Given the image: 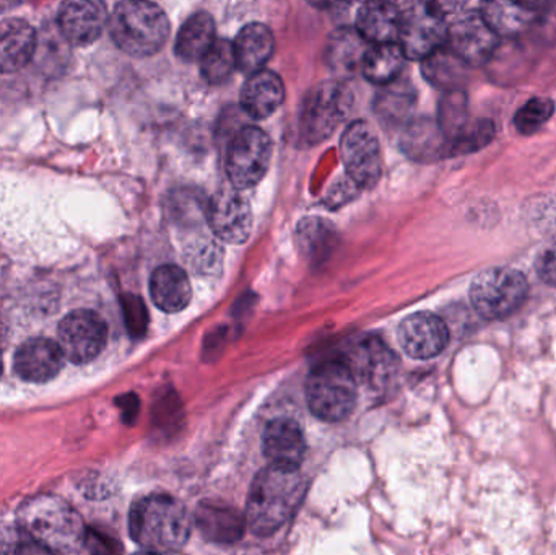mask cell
<instances>
[{
  "mask_svg": "<svg viewBox=\"0 0 556 555\" xmlns=\"http://www.w3.org/2000/svg\"><path fill=\"white\" fill-rule=\"evenodd\" d=\"M412 103H414V90L404 85H395L394 81V84L388 85L384 93H381L376 108H378L381 119L384 117V119L395 121L408 113Z\"/></svg>",
  "mask_w": 556,
  "mask_h": 555,
  "instance_id": "836d02e7",
  "label": "cell"
},
{
  "mask_svg": "<svg viewBox=\"0 0 556 555\" xmlns=\"http://www.w3.org/2000/svg\"><path fill=\"white\" fill-rule=\"evenodd\" d=\"M346 364L356 380L371 387H382L394 377L397 357L381 339L366 338L352 349Z\"/></svg>",
  "mask_w": 556,
  "mask_h": 555,
  "instance_id": "2e32d148",
  "label": "cell"
},
{
  "mask_svg": "<svg viewBox=\"0 0 556 555\" xmlns=\"http://www.w3.org/2000/svg\"><path fill=\"white\" fill-rule=\"evenodd\" d=\"M421 71L428 81L446 91L459 90L467 77L466 62L454 54L450 46H443L430 58L425 59Z\"/></svg>",
  "mask_w": 556,
  "mask_h": 555,
  "instance_id": "f546056e",
  "label": "cell"
},
{
  "mask_svg": "<svg viewBox=\"0 0 556 555\" xmlns=\"http://www.w3.org/2000/svg\"><path fill=\"white\" fill-rule=\"evenodd\" d=\"M402 10L391 2H368L356 13V31L368 45L397 42Z\"/></svg>",
  "mask_w": 556,
  "mask_h": 555,
  "instance_id": "44dd1931",
  "label": "cell"
},
{
  "mask_svg": "<svg viewBox=\"0 0 556 555\" xmlns=\"http://www.w3.org/2000/svg\"><path fill=\"white\" fill-rule=\"evenodd\" d=\"M306 485L300 469L269 465L251 484L247 524L257 537L280 530L300 507Z\"/></svg>",
  "mask_w": 556,
  "mask_h": 555,
  "instance_id": "7a4b0ae2",
  "label": "cell"
},
{
  "mask_svg": "<svg viewBox=\"0 0 556 555\" xmlns=\"http://www.w3.org/2000/svg\"><path fill=\"white\" fill-rule=\"evenodd\" d=\"M215 22L207 12H195L182 23L176 36L175 51L182 61H202L215 45Z\"/></svg>",
  "mask_w": 556,
  "mask_h": 555,
  "instance_id": "4316f807",
  "label": "cell"
},
{
  "mask_svg": "<svg viewBox=\"0 0 556 555\" xmlns=\"http://www.w3.org/2000/svg\"><path fill=\"white\" fill-rule=\"evenodd\" d=\"M201 65L202 75L208 84H224L238 67L233 42L217 39L211 51L202 58Z\"/></svg>",
  "mask_w": 556,
  "mask_h": 555,
  "instance_id": "4dcf8cb0",
  "label": "cell"
},
{
  "mask_svg": "<svg viewBox=\"0 0 556 555\" xmlns=\"http://www.w3.org/2000/svg\"><path fill=\"white\" fill-rule=\"evenodd\" d=\"M36 51V33L25 20L0 22V74H13L25 67Z\"/></svg>",
  "mask_w": 556,
  "mask_h": 555,
  "instance_id": "ffe728a7",
  "label": "cell"
},
{
  "mask_svg": "<svg viewBox=\"0 0 556 555\" xmlns=\"http://www.w3.org/2000/svg\"><path fill=\"white\" fill-rule=\"evenodd\" d=\"M399 344L408 357L428 361L440 355L450 344V329L433 313H415L399 326Z\"/></svg>",
  "mask_w": 556,
  "mask_h": 555,
  "instance_id": "5bb4252c",
  "label": "cell"
},
{
  "mask_svg": "<svg viewBox=\"0 0 556 555\" xmlns=\"http://www.w3.org/2000/svg\"><path fill=\"white\" fill-rule=\"evenodd\" d=\"M263 449L270 465L300 469L306 452V442L300 424L288 417H280L267 424Z\"/></svg>",
  "mask_w": 556,
  "mask_h": 555,
  "instance_id": "ac0fdd59",
  "label": "cell"
},
{
  "mask_svg": "<svg viewBox=\"0 0 556 555\" xmlns=\"http://www.w3.org/2000/svg\"><path fill=\"white\" fill-rule=\"evenodd\" d=\"M87 543L93 555H121L119 544L98 531L87 533Z\"/></svg>",
  "mask_w": 556,
  "mask_h": 555,
  "instance_id": "ab89813d",
  "label": "cell"
},
{
  "mask_svg": "<svg viewBox=\"0 0 556 555\" xmlns=\"http://www.w3.org/2000/svg\"><path fill=\"white\" fill-rule=\"evenodd\" d=\"M123 308L130 335L134 338L146 335L147 326H149V315H147V308L142 300L139 297L126 295L123 299Z\"/></svg>",
  "mask_w": 556,
  "mask_h": 555,
  "instance_id": "74e56055",
  "label": "cell"
},
{
  "mask_svg": "<svg viewBox=\"0 0 556 555\" xmlns=\"http://www.w3.org/2000/svg\"><path fill=\"white\" fill-rule=\"evenodd\" d=\"M64 364V354L58 342L49 339H29L15 354L16 375L29 383H46L58 377Z\"/></svg>",
  "mask_w": 556,
  "mask_h": 555,
  "instance_id": "e0dca14e",
  "label": "cell"
},
{
  "mask_svg": "<svg viewBox=\"0 0 556 555\" xmlns=\"http://www.w3.org/2000/svg\"><path fill=\"white\" fill-rule=\"evenodd\" d=\"M343 165L352 182L358 188L371 189L382 175V153L378 136L365 121H355L343 133Z\"/></svg>",
  "mask_w": 556,
  "mask_h": 555,
  "instance_id": "30bf717a",
  "label": "cell"
},
{
  "mask_svg": "<svg viewBox=\"0 0 556 555\" xmlns=\"http://www.w3.org/2000/svg\"><path fill=\"white\" fill-rule=\"evenodd\" d=\"M495 136V127L490 121H483V123L476 124V126L470 127V129L464 130L456 140H454L453 146H451V155L454 153H469L473 152V150H479L480 147L486 146L490 142V139Z\"/></svg>",
  "mask_w": 556,
  "mask_h": 555,
  "instance_id": "8d00e7d4",
  "label": "cell"
},
{
  "mask_svg": "<svg viewBox=\"0 0 556 555\" xmlns=\"http://www.w3.org/2000/svg\"><path fill=\"white\" fill-rule=\"evenodd\" d=\"M401 147L410 159L431 162L451 153V143L440 124L431 119H418L408 124L402 134Z\"/></svg>",
  "mask_w": 556,
  "mask_h": 555,
  "instance_id": "484cf974",
  "label": "cell"
},
{
  "mask_svg": "<svg viewBox=\"0 0 556 555\" xmlns=\"http://www.w3.org/2000/svg\"><path fill=\"white\" fill-rule=\"evenodd\" d=\"M307 406L324 422H340L356 403V378L345 361L323 362L306 381Z\"/></svg>",
  "mask_w": 556,
  "mask_h": 555,
  "instance_id": "5b68a950",
  "label": "cell"
},
{
  "mask_svg": "<svg viewBox=\"0 0 556 555\" xmlns=\"http://www.w3.org/2000/svg\"><path fill=\"white\" fill-rule=\"evenodd\" d=\"M539 277L548 286L556 287V238L541 251L538 257Z\"/></svg>",
  "mask_w": 556,
  "mask_h": 555,
  "instance_id": "f35d334b",
  "label": "cell"
},
{
  "mask_svg": "<svg viewBox=\"0 0 556 555\" xmlns=\"http://www.w3.org/2000/svg\"><path fill=\"white\" fill-rule=\"evenodd\" d=\"M0 555H38V546L18 525L0 524Z\"/></svg>",
  "mask_w": 556,
  "mask_h": 555,
  "instance_id": "d590c367",
  "label": "cell"
},
{
  "mask_svg": "<svg viewBox=\"0 0 556 555\" xmlns=\"http://www.w3.org/2000/svg\"><path fill=\"white\" fill-rule=\"evenodd\" d=\"M58 344L72 364L84 365L94 361L106 345L108 326L100 315L78 310L62 319Z\"/></svg>",
  "mask_w": 556,
  "mask_h": 555,
  "instance_id": "8fae6325",
  "label": "cell"
},
{
  "mask_svg": "<svg viewBox=\"0 0 556 555\" xmlns=\"http://www.w3.org/2000/svg\"><path fill=\"white\" fill-rule=\"evenodd\" d=\"M330 238H332V228L327 227L319 218L303 220L298 230L301 250L313 257H319L320 254L329 251Z\"/></svg>",
  "mask_w": 556,
  "mask_h": 555,
  "instance_id": "e575fe53",
  "label": "cell"
},
{
  "mask_svg": "<svg viewBox=\"0 0 556 555\" xmlns=\"http://www.w3.org/2000/svg\"><path fill=\"white\" fill-rule=\"evenodd\" d=\"M446 12L441 3H414L402 12L397 45L405 59L425 61L447 42Z\"/></svg>",
  "mask_w": 556,
  "mask_h": 555,
  "instance_id": "ba28073f",
  "label": "cell"
},
{
  "mask_svg": "<svg viewBox=\"0 0 556 555\" xmlns=\"http://www.w3.org/2000/svg\"><path fill=\"white\" fill-rule=\"evenodd\" d=\"M134 555H156V554L147 553V551H143V553L134 554Z\"/></svg>",
  "mask_w": 556,
  "mask_h": 555,
  "instance_id": "60d3db41",
  "label": "cell"
},
{
  "mask_svg": "<svg viewBox=\"0 0 556 555\" xmlns=\"http://www.w3.org/2000/svg\"><path fill=\"white\" fill-rule=\"evenodd\" d=\"M0 370H2V361H0Z\"/></svg>",
  "mask_w": 556,
  "mask_h": 555,
  "instance_id": "b9f144b4",
  "label": "cell"
},
{
  "mask_svg": "<svg viewBox=\"0 0 556 555\" xmlns=\"http://www.w3.org/2000/svg\"><path fill=\"white\" fill-rule=\"evenodd\" d=\"M555 104L551 98L539 97L529 100L521 110L516 113L515 126L522 136H531L538 133L554 114Z\"/></svg>",
  "mask_w": 556,
  "mask_h": 555,
  "instance_id": "d6a6232c",
  "label": "cell"
},
{
  "mask_svg": "<svg viewBox=\"0 0 556 555\" xmlns=\"http://www.w3.org/2000/svg\"><path fill=\"white\" fill-rule=\"evenodd\" d=\"M108 25L117 48L134 58L156 54L172 31L166 13L156 3L140 0L117 3Z\"/></svg>",
  "mask_w": 556,
  "mask_h": 555,
  "instance_id": "277c9868",
  "label": "cell"
},
{
  "mask_svg": "<svg viewBox=\"0 0 556 555\" xmlns=\"http://www.w3.org/2000/svg\"><path fill=\"white\" fill-rule=\"evenodd\" d=\"M195 525L214 543H235L243 537L247 517L228 505L202 502L195 512Z\"/></svg>",
  "mask_w": 556,
  "mask_h": 555,
  "instance_id": "cb8c5ba5",
  "label": "cell"
},
{
  "mask_svg": "<svg viewBox=\"0 0 556 555\" xmlns=\"http://www.w3.org/2000/svg\"><path fill=\"white\" fill-rule=\"evenodd\" d=\"M405 55L397 42L369 46L363 59L362 72L366 80L381 87L394 84L404 68Z\"/></svg>",
  "mask_w": 556,
  "mask_h": 555,
  "instance_id": "f1b7e54d",
  "label": "cell"
},
{
  "mask_svg": "<svg viewBox=\"0 0 556 555\" xmlns=\"http://www.w3.org/2000/svg\"><path fill=\"white\" fill-rule=\"evenodd\" d=\"M438 124L453 146L454 140L466 130L467 100L463 91H447L446 97L441 101Z\"/></svg>",
  "mask_w": 556,
  "mask_h": 555,
  "instance_id": "1f68e13d",
  "label": "cell"
},
{
  "mask_svg": "<svg viewBox=\"0 0 556 555\" xmlns=\"http://www.w3.org/2000/svg\"><path fill=\"white\" fill-rule=\"evenodd\" d=\"M207 220L214 234L230 244L244 243L253 231L250 202L235 188L220 189L212 198Z\"/></svg>",
  "mask_w": 556,
  "mask_h": 555,
  "instance_id": "7c38bea8",
  "label": "cell"
},
{
  "mask_svg": "<svg viewBox=\"0 0 556 555\" xmlns=\"http://www.w3.org/2000/svg\"><path fill=\"white\" fill-rule=\"evenodd\" d=\"M191 528V515L185 505L166 494L140 499L129 515L132 540L147 553L156 555L181 550L189 540Z\"/></svg>",
  "mask_w": 556,
  "mask_h": 555,
  "instance_id": "3957f363",
  "label": "cell"
},
{
  "mask_svg": "<svg viewBox=\"0 0 556 555\" xmlns=\"http://www.w3.org/2000/svg\"><path fill=\"white\" fill-rule=\"evenodd\" d=\"M285 100V85L276 72L264 71L250 75L241 91V108L253 119L273 116Z\"/></svg>",
  "mask_w": 556,
  "mask_h": 555,
  "instance_id": "d6986e66",
  "label": "cell"
},
{
  "mask_svg": "<svg viewBox=\"0 0 556 555\" xmlns=\"http://www.w3.org/2000/svg\"><path fill=\"white\" fill-rule=\"evenodd\" d=\"M486 25L498 36H515L526 31L538 20L535 3L486 2L482 5Z\"/></svg>",
  "mask_w": 556,
  "mask_h": 555,
  "instance_id": "83f0119b",
  "label": "cell"
},
{
  "mask_svg": "<svg viewBox=\"0 0 556 555\" xmlns=\"http://www.w3.org/2000/svg\"><path fill=\"white\" fill-rule=\"evenodd\" d=\"M353 94L343 81L317 85L304 98L300 114V137L307 146L326 140L352 110Z\"/></svg>",
  "mask_w": 556,
  "mask_h": 555,
  "instance_id": "8992f818",
  "label": "cell"
},
{
  "mask_svg": "<svg viewBox=\"0 0 556 555\" xmlns=\"http://www.w3.org/2000/svg\"><path fill=\"white\" fill-rule=\"evenodd\" d=\"M16 521L39 550L51 554L72 555L87 543L80 515L58 495L39 494L23 502Z\"/></svg>",
  "mask_w": 556,
  "mask_h": 555,
  "instance_id": "6da1fadb",
  "label": "cell"
},
{
  "mask_svg": "<svg viewBox=\"0 0 556 555\" xmlns=\"http://www.w3.org/2000/svg\"><path fill=\"white\" fill-rule=\"evenodd\" d=\"M447 42L467 65H482L498 48L500 36L486 25L482 13L470 12L450 26Z\"/></svg>",
  "mask_w": 556,
  "mask_h": 555,
  "instance_id": "4fadbf2b",
  "label": "cell"
},
{
  "mask_svg": "<svg viewBox=\"0 0 556 555\" xmlns=\"http://www.w3.org/2000/svg\"><path fill=\"white\" fill-rule=\"evenodd\" d=\"M273 160V140L260 127L248 126L231 140L227 150V173L238 191L250 189L266 176Z\"/></svg>",
  "mask_w": 556,
  "mask_h": 555,
  "instance_id": "9c48e42d",
  "label": "cell"
},
{
  "mask_svg": "<svg viewBox=\"0 0 556 555\" xmlns=\"http://www.w3.org/2000/svg\"><path fill=\"white\" fill-rule=\"evenodd\" d=\"M529 282L525 274L511 267L483 270L470 286V300L482 318L495 321L513 315L528 299Z\"/></svg>",
  "mask_w": 556,
  "mask_h": 555,
  "instance_id": "52a82bcc",
  "label": "cell"
},
{
  "mask_svg": "<svg viewBox=\"0 0 556 555\" xmlns=\"http://www.w3.org/2000/svg\"><path fill=\"white\" fill-rule=\"evenodd\" d=\"M150 295L153 303L165 313H179L188 308L192 287L188 274L181 267L165 264L150 277Z\"/></svg>",
  "mask_w": 556,
  "mask_h": 555,
  "instance_id": "603a6c76",
  "label": "cell"
},
{
  "mask_svg": "<svg viewBox=\"0 0 556 555\" xmlns=\"http://www.w3.org/2000/svg\"><path fill=\"white\" fill-rule=\"evenodd\" d=\"M369 45L355 28H340L329 36L326 48V61L330 71L339 77H350L362 71L363 59Z\"/></svg>",
  "mask_w": 556,
  "mask_h": 555,
  "instance_id": "d4e9b609",
  "label": "cell"
},
{
  "mask_svg": "<svg viewBox=\"0 0 556 555\" xmlns=\"http://www.w3.org/2000/svg\"><path fill=\"white\" fill-rule=\"evenodd\" d=\"M59 28L72 45L87 46L97 41L110 22L104 3L94 0H74L59 10Z\"/></svg>",
  "mask_w": 556,
  "mask_h": 555,
  "instance_id": "9a60e30c",
  "label": "cell"
},
{
  "mask_svg": "<svg viewBox=\"0 0 556 555\" xmlns=\"http://www.w3.org/2000/svg\"><path fill=\"white\" fill-rule=\"evenodd\" d=\"M233 48L238 68L253 75L264 71V65L273 58L276 38L264 23H250L238 33Z\"/></svg>",
  "mask_w": 556,
  "mask_h": 555,
  "instance_id": "7402d4cb",
  "label": "cell"
}]
</instances>
